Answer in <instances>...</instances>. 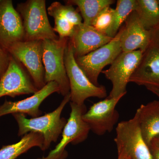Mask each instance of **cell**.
<instances>
[{
	"label": "cell",
	"mask_w": 159,
	"mask_h": 159,
	"mask_svg": "<svg viewBox=\"0 0 159 159\" xmlns=\"http://www.w3.org/2000/svg\"><path fill=\"white\" fill-rule=\"evenodd\" d=\"M70 101L69 93L64 97L55 110L36 118L27 119L25 114H12L18 125V136H22L30 132L41 134L44 139L41 150L44 151L48 149L52 142H57L66 124L67 120L61 116L65 107Z\"/></svg>",
	"instance_id": "1"
},
{
	"label": "cell",
	"mask_w": 159,
	"mask_h": 159,
	"mask_svg": "<svg viewBox=\"0 0 159 159\" xmlns=\"http://www.w3.org/2000/svg\"><path fill=\"white\" fill-rule=\"evenodd\" d=\"M46 4L45 0H28L17 5L16 10L22 20L24 41L59 39L49 22Z\"/></svg>",
	"instance_id": "2"
},
{
	"label": "cell",
	"mask_w": 159,
	"mask_h": 159,
	"mask_svg": "<svg viewBox=\"0 0 159 159\" xmlns=\"http://www.w3.org/2000/svg\"><path fill=\"white\" fill-rule=\"evenodd\" d=\"M69 38L45 39L42 42V58L45 70V83L54 81L59 86V94L64 97L70 93L68 77L64 63V54Z\"/></svg>",
	"instance_id": "3"
},
{
	"label": "cell",
	"mask_w": 159,
	"mask_h": 159,
	"mask_svg": "<svg viewBox=\"0 0 159 159\" xmlns=\"http://www.w3.org/2000/svg\"><path fill=\"white\" fill-rule=\"evenodd\" d=\"M66 72L70 83V102L81 105L90 97L104 98L107 96L104 86H97L89 80L76 62L73 45L69 38L64 54Z\"/></svg>",
	"instance_id": "4"
},
{
	"label": "cell",
	"mask_w": 159,
	"mask_h": 159,
	"mask_svg": "<svg viewBox=\"0 0 159 159\" xmlns=\"http://www.w3.org/2000/svg\"><path fill=\"white\" fill-rule=\"evenodd\" d=\"M114 141L118 155L129 159H152L149 147L142 136L136 116L129 120L118 123Z\"/></svg>",
	"instance_id": "5"
},
{
	"label": "cell",
	"mask_w": 159,
	"mask_h": 159,
	"mask_svg": "<svg viewBox=\"0 0 159 159\" xmlns=\"http://www.w3.org/2000/svg\"><path fill=\"white\" fill-rule=\"evenodd\" d=\"M70 104V114L63 129L60 142L47 156L37 159H66L68 156L66 148L69 143L77 145L88 137L90 128L82 118L87 111L86 107L84 104L79 105L71 102Z\"/></svg>",
	"instance_id": "6"
},
{
	"label": "cell",
	"mask_w": 159,
	"mask_h": 159,
	"mask_svg": "<svg viewBox=\"0 0 159 159\" xmlns=\"http://www.w3.org/2000/svg\"><path fill=\"white\" fill-rule=\"evenodd\" d=\"M143 54L141 50L122 52L107 70L102 71L112 85L107 98L125 96L127 93L126 87L130 77L138 67Z\"/></svg>",
	"instance_id": "7"
},
{
	"label": "cell",
	"mask_w": 159,
	"mask_h": 159,
	"mask_svg": "<svg viewBox=\"0 0 159 159\" xmlns=\"http://www.w3.org/2000/svg\"><path fill=\"white\" fill-rule=\"evenodd\" d=\"M121 30L110 42L89 54L75 58L76 62L93 84L98 83L99 74L122 52L120 43Z\"/></svg>",
	"instance_id": "8"
},
{
	"label": "cell",
	"mask_w": 159,
	"mask_h": 159,
	"mask_svg": "<svg viewBox=\"0 0 159 159\" xmlns=\"http://www.w3.org/2000/svg\"><path fill=\"white\" fill-rule=\"evenodd\" d=\"M42 40L23 41L15 43L8 51L27 69L38 90L46 85L42 58Z\"/></svg>",
	"instance_id": "9"
},
{
	"label": "cell",
	"mask_w": 159,
	"mask_h": 159,
	"mask_svg": "<svg viewBox=\"0 0 159 159\" xmlns=\"http://www.w3.org/2000/svg\"><path fill=\"white\" fill-rule=\"evenodd\" d=\"M123 96L107 98L96 102L84 114L82 118L94 134L102 136L110 133L119 120V112L116 110L118 102Z\"/></svg>",
	"instance_id": "10"
},
{
	"label": "cell",
	"mask_w": 159,
	"mask_h": 159,
	"mask_svg": "<svg viewBox=\"0 0 159 159\" xmlns=\"http://www.w3.org/2000/svg\"><path fill=\"white\" fill-rule=\"evenodd\" d=\"M38 91L24 66L11 55L9 66L0 78V98L34 94Z\"/></svg>",
	"instance_id": "11"
},
{
	"label": "cell",
	"mask_w": 159,
	"mask_h": 159,
	"mask_svg": "<svg viewBox=\"0 0 159 159\" xmlns=\"http://www.w3.org/2000/svg\"><path fill=\"white\" fill-rule=\"evenodd\" d=\"M24 39L22 20L11 0H0V45L8 51Z\"/></svg>",
	"instance_id": "12"
},
{
	"label": "cell",
	"mask_w": 159,
	"mask_h": 159,
	"mask_svg": "<svg viewBox=\"0 0 159 159\" xmlns=\"http://www.w3.org/2000/svg\"><path fill=\"white\" fill-rule=\"evenodd\" d=\"M59 86L54 81L48 83L43 88L33 94L31 97L20 101L12 102L5 100L0 105V118L12 114H27L32 118L39 117L42 114L39 109L42 102L49 96L54 93L59 94Z\"/></svg>",
	"instance_id": "13"
},
{
	"label": "cell",
	"mask_w": 159,
	"mask_h": 159,
	"mask_svg": "<svg viewBox=\"0 0 159 159\" xmlns=\"http://www.w3.org/2000/svg\"><path fill=\"white\" fill-rule=\"evenodd\" d=\"M120 30L122 52L141 50L144 53L150 45L151 31L145 29L135 11L129 16Z\"/></svg>",
	"instance_id": "14"
},
{
	"label": "cell",
	"mask_w": 159,
	"mask_h": 159,
	"mask_svg": "<svg viewBox=\"0 0 159 159\" xmlns=\"http://www.w3.org/2000/svg\"><path fill=\"white\" fill-rule=\"evenodd\" d=\"M129 82L159 89V49L151 44L143 53Z\"/></svg>",
	"instance_id": "15"
},
{
	"label": "cell",
	"mask_w": 159,
	"mask_h": 159,
	"mask_svg": "<svg viewBox=\"0 0 159 159\" xmlns=\"http://www.w3.org/2000/svg\"><path fill=\"white\" fill-rule=\"evenodd\" d=\"M48 13L54 18V31L59 38L73 36L76 27L82 24V16L73 5H62L58 2H54L48 9Z\"/></svg>",
	"instance_id": "16"
},
{
	"label": "cell",
	"mask_w": 159,
	"mask_h": 159,
	"mask_svg": "<svg viewBox=\"0 0 159 159\" xmlns=\"http://www.w3.org/2000/svg\"><path fill=\"white\" fill-rule=\"evenodd\" d=\"M113 38L100 33L93 26L82 23L76 27L73 36L70 39L76 58L99 48L110 42Z\"/></svg>",
	"instance_id": "17"
},
{
	"label": "cell",
	"mask_w": 159,
	"mask_h": 159,
	"mask_svg": "<svg viewBox=\"0 0 159 159\" xmlns=\"http://www.w3.org/2000/svg\"><path fill=\"white\" fill-rule=\"evenodd\" d=\"M135 116L139 121L143 139L149 147L152 139L159 134V100L142 104Z\"/></svg>",
	"instance_id": "18"
},
{
	"label": "cell",
	"mask_w": 159,
	"mask_h": 159,
	"mask_svg": "<svg viewBox=\"0 0 159 159\" xmlns=\"http://www.w3.org/2000/svg\"><path fill=\"white\" fill-rule=\"evenodd\" d=\"M43 141V137L41 134L30 132L26 134L18 142L3 146L0 149V159H16L33 147H39L41 149Z\"/></svg>",
	"instance_id": "19"
},
{
	"label": "cell",
	"mask_w": 159,
	"mask_h": 159,
	"mask_svg": "<svg viewBox=\"0 0 159 159\" xmlns=\"http://www.w3.org/2000/svg\"><path fill=\"white\" fill-rule=\"evenodd\" d=\"M135 12L145 29L152 31L159 27L157 0H136Z\"/></svg>",
	"instance_id": "20"
},
{
	"label": "cell",
	"mask_w": 159,
	"mask_h": 159,
	"mask_svg": "<svg viewBox=\"0 0 159 159\" xmlns=\"http://www.w3.org/2000/svg\"><path fill=\"white\" fill-rule=\"evenodd\" d=\"M66 4L77 6L81 13L83 24L91 25L99 12L115 2L113 0H69Z\"/></svg>",
	"instance_id": "21"
},
{
	"label": "cell",
	"mask_w": 159,
	"mask_h": 159,
	"mask_svg": "<svg viewBox=\"0 0 159 159\" xmlns=\"http://www.w3.org/2000/svg\"><path fill=\"white\" fill-rule=\"evenodd\" d=\"M136 0H118L115 9V15L112 26L109 36L114 38L116 35L122 24L133 12L135 10Z\"/></svg>",
	"instance_id": "22"
},
{
	"label": "cell",
	"mask_w": 159,
	"mask_h": 159,
	"mask_svg": "<svg viewBox=\"0 0 159 159\" xmlns=\"http://www.w3.org/2000/svg\"><path fill=\"white\" fill-rule=\"evenodd\" d=\"M115 9L106 7L96 16L91 26L100 33L109 36L113 23Z\"/></svg>",
	"instance_id": "23"
},
{
	"label": "cell",
	"mask_w": 159,
	"mask_h": 159,
	"mask_svg": "<svg viewBox=\"0 0 159 159\" xmlns=\"http://www.w3.org/2000/svg\"><path fill=\"white\" fill-rule=\"evenodd\" d=\"M11 57L9 51L0 45V78L7 70Z\"/></svg>",
	"instance_id": "24"
},
{
	"label": "cell",
	"mask_w": 159,
	"mask_h": 159,
	"mask_svg": "<svg viewBox=\"0 0 159 159\" xmlns=\"http://www.w3.org/2000/svg\"><path fill=\"white\" fill-rule=\"evenodd\" d=\"M151 44L159 49V27L152 30Z\"/></svg>",
	"instance_id": "25"
},
{
	"label": "cell",
	"mask_w": 159,
	"mask_h": 159,
	"mask_svg": "<svg viewBox=\"0 0 159 159\" xmlns=\"http://www.w3.org/2000/svg\"><path fill=\"white\" fill-rule=\"evenodd\" d=\"M152 159H159V148L153 144L149 146Z\"/></svg>",
	"instance_id": "26"
},
{
	"label": "cell",
	"mask_w": 159,
	"mask_h": 159,
	"mask_svg": "<svg viewBox=\"0 0 159 159\" xmlns=\"http://www.w3.org/2000/svg\"><path fill=\"white\" fill-rule=\"evenodd\" d=\"M146 88L148 90L153 93L154 94L156 95L159 98V89L152 87H147Z\"/></svg>",
	"instance_id": "27"
},
{
	"label": "cell",
	"mask_w": 159,
	"mask_h": 159,
	"mask_svg": "<svg viewBox=\"0 0 159 159\" xmlns=\"http://www.w3.org/2000/svg\"><path fill=\"white\" fill-rule=\"evenodd\" d=\"M152 144L153 145H156L157 147L159 148V134L155 137L152 141L151 144Z\"/></svg>",
	"instance_id": "28"
},
{
	"label": "cell",
	"mask_w": 159,
	"mask_h": 159,
	"mask_svg": "<svg viewBox=\"0 0 159 159\" xmlns=\"http://www.w3.org/2000/svg\"><path fill=\"white\" fill-rule=\"evenodd\" d=\"M118 159H129L128 158L122 155H118Z\"/></svg>",
	"instance_id": "29"
},
{
	"label": "cell",
	"mask_w": 159,
	"mask_h": 159,
	"mask_svg": "<svg viewBox=\"0 0 159 159\" xmlns=\"http://www.w3.org/2000/svg\"><path fill=\"white\" fill-rule=\"evenodd\" d=\"M157 2H158V4L159 5V0H157Z\"/></svg>",
	"instance_id": "30"
}]
</instances>
